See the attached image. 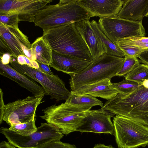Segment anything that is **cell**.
I'll list each match as a JSON object with an SVG mask.
<instances>
[{"mask_svg":"<svg viewBox=\"0 0 148 148\" xmlns=\"http://www.w3.org/2000/svg\"><path fill=\"white\" fill-rule=\"evenodd\" d=\"M42 36L52 51L90 62L93 60L87 45L76 28L75 23L43 31Z\"/></svg>","mask_w":148,"mask_h":148,"instance_id":"cell-1","label":"cell"},{"mask_svg":"<svg viewBox=\"0 0 148 148\" xmlns=\"http://www.w3.org/2000/svg\"><path fill=\"white\" fill-rule=\"evenodd\" d=\"M92 17L80 6L77 0H60L55 5H47L40 11L34 22L43 31L60 25L75 23Z\"/></svg>","mask_w":148,"mask_h":148,"instance_id":"cell-2","label":"cell"},{"mask_svg":"<svg viewBox=\"0 0 148 148\" xmlns=\"http://www.w3.org/2000/svg\"><path fill=\"white\" fill-rule=\"evenodd\" d=\"M102 108L148 126V88L142 84L128 93L118 94Z\"/></svg>","mask_w":148,"mask_h":148,"instance_id":"cell-3","label":"cell"},{"mask_svg":"<svg viewBox=\"0 0 148 148\" xmlns=\"http://www.w3.org/2000/svg\"><path fill=\"white\" fill-rule=\"evenodd\" d=\"M124 58L107 53L93 60L91 63L78 73L70 75L71 90L116 76L121 69Z\"/></svg>","mask_w":148,"mask_h":148,"instance_id":"cell-4","label":"cell"},{"mask_svg":"<svg viewBox=\"0 0 148 148\" xmlns=\"http://www.w3.org/2000/svg\"><path fill=\"white\" fill-rule=\"evenodd\" d=\"M90 109L72 106L65 102L58 105L55 104L42 109L44 115L40 117L66 135L76 131Z\"/></svg>","mask_w":148,"mask_h":148,"instance_id":"cell-5","label":"cell"},{"mask_svg":"<svg viewBox=\"0 0 148 148\" xmlns=\"http://www.w3.org/2000/svg\"><path fill=\"white\" fill-rule=\"evenodd\" d=\"M113 124L118 148H138L148 145V126L116 114Z\"/></svg>","mask_w":148,"mask_h":148,"instance_id":"cell-6","label":"cell"},{"mask_svg":"<svg viewBox=\"0 0 148 148\" xmlns=\"http://www.w3.org/2000/svg\"><path fill=\"white\" fill-rule=\"evenodd\" d=\"M11 66L21 73L38 83L45 91V95H49L51 99L59 101H66L71 94L65 87L64 82L57 75H51L27 65H21L12 57Z\"/></svg>","mask_w":148,"mask_h":148,"instance_id":"cell-7","label":"cell"},{"mask_svg":"<svg viewBox=\"0 0 148 148\" xmlns=\"http://www.w3.org/2000/svg\"><path fill=\"white\" fill-rule=\"evenodd\" d=\"M0 132L8 142L18 148H38L53 141L60 140L64 134L55 125L47 123H41L37 131L27 136H22L1 127Z\"/></svg>","mask_w":148,"mask_h":148,"instance_id":"cell-8","label":"cell"},{"mask_svg":"<svg viewBox=\"0 0 148 148\" xmlns=\"http://www.w3.org/2000/svg\"><path fill=\"white\" fill-rule=\"evenodd\" d=\"M98 22L105 35L115 44L125 38L145 37L146 35L142 22L132 21L116 16L100 18Z\"/></svg>","mask_w":148,"mask_h":148,"instance_id":"cell-9","label":"cell"},{"mask_svg":"<svg viewBox=\"0 0 148 148\" xmlns=\"http://www.w3.org/2000/svg\"><path fill=\"white\" fill-rule=\"evenodd\" d=\"M44 96H28L5 104L0 124L5 121L10 126L28 122L35 118L36 112Z\"/></svg>","mask_w":148,"mask_h":148,"instance_id":"cell-10","label":"cell"},{"mask_svg":"<svg viewBox=\"0 0 148 148\" xmlns=\"http://www.w3.org/2000/svg\"><path fill=\"white\" fill-rule=\"evenodd\" d=\"M52 0H0V15L15 14L19 21L34 23L40 10Z\"/></svg>","mask_w":148,"mask_h":148,"instance_id":"cell-11","label":"cell"},{"mask_svg":"<svg viewBox=\"0 0 148 148\" xmlns=\"http://www.w3.org/2000/svg\"><path fill=\"white\" fill-rule=\"evenodd\" d=\"M31 44L18 27L9 26L0 22L1 55L8 53L17 59L18 56L24 55L22 45L30 49Z\"/></svg>","mask_w":148,"mask_h":148,"instance_id":"cell-12","label":"cell"},{"mask_svg":"<svg viewBox=\"0 0 148 148\" xmlns=\"http://www.w3.org/2000/svg\"><path fill=\"white\" fill-rule=\"evenodd\" d=\"M115 114L103 108L90 110L76 131L114 134V126L111 118Z\"/></svg>","mask_w":148,"mask_h":148,"instance_id":"cell-13","label":"cell"},{"mask_svg":"<svg viewBox=\"0 0 148 148\" xmlns=\"http://www.w3.org/2000/svg\"><path fill=\"white\" fill-rule=\"evenodd\" d=\"M122 0H77L78 4L92 17L100 18L117 15L124 3Z\"/></svg>","mask_w":148,"mask_h":148,"instance_id":"cell-14","label":"cell"},{"mask_svg":"<svg viewBox=\"0 0 148 148\" xmlns=\"http://www.w3.org/2000/svg\"><path fill=\"white\" fill-rule=\"evenodd\" d=\"M52 62L50 66L58 71L69 75L79 73L92 62L69 56L61 54L53 51Z\"/></svg>","mask_w":148,"mask_h":148,"instance_id":"cell-15","label":"cell"},{"mask_svg":"<svg viewBox=\"0 0 148 148\" xmlns=\"http://www.w3.org/2000/svg\"><path fill=\"white\" fill-rule=\"evenodd\" d=\"M0 74L16 82L36 97L44 96L45 91L42 87L27 76L22 74L9 64H3L0 62Z\"/></svg>","mask_w":148,"mask_h":148,"instance_id":"cell-16","label":"cell"},{"mask_svg":"<svg viewBox=\"0 0 148 148\" xmlns=\"http://www.w3.org/2000/svg\"><path fill=\"white\" fill-rule=\"evenodd\" d=\"M75 23L76 28L87 45L93 60L106 53L100 40L92 28L89 19Z\"/></svg>","mask_w":148,"mask_h":148,"instance_id":"cell-17","label":"cell"},{"mask_svg":"<svg viewBox=\"0 0 148 148\" xmlns=\"http://www.w3.org/2000/svg\"><path fill=\"white\" fill-rule=\"evenodd\" d=\"M111 79L106 78L84 85L75 90L72 91L75 93L89 95L95 97H100L108 100L118 94L112 87Z\"/></svg>","mask_w":148,"mask_h":148,"instance_id":"cell-18","label":"cell"},{"mask_svg":"<svg viewBox=\"0 0 148 148\" xmlns=\"http://www.w3.org/2000/svg\"><path fill=\"white\" fill-rule=\"evenodd\" d=\"M148 5V0H124L118 17L136 22H142Z\"/></svg>","mask_w":148,"mask_h":148,"instance_id":"cell-19","label":"cell"},{"mask_svg":"<svg viewBox=\"0 0 148 148\" xmlns=\"http://www.w3.org/2000/svg\"><path fill=\"white\" fill-rule=\"evenodd\" d=\"M31 47L35 51L36 61L50 66L52 62V50L42 36L37 38L31 44Z\"/></svg>","mask_w":148,"mask_h":148,"instance_id":"cell-20","label":"cell"},{"mask_svg":"<svg viewBox=\"0 0 148 148\" xmlns=\"http://www.w3.org/2000/svg\"><path fill=\"white\" fill-rule=\"evenodd\" d=\"M71 94L65 103L72 106L91 108L95 106L102 108V102L89 95L75 93L71 90Z\"/></svg>","mask_w":148,"mask_h":148,"instance_id":"cell-21","label":"cell"},{"mask_svg":"<svg viewBox=\"0 0 148 148\" xmlns=\"http://www.w3.org/2000/svg\"><path fill=\"white\" fill-rule=\"evenodd\" d=\"M92 28L96 35L100 40L106 53L123 57L125 54L116 45L112 42L104 34L98 23L95 20L90 21Z\"/></svg>","mask_w":148,"mask_h":148,"instance_id":"cell-22","label":"cell"},{"mask_svg":"<svg viewBox=\"0 0 148 148\" xmlns=\"http://www.w3.org/2000/svg\"><path fill=\"white\" fill-rule=\"evenodd\" d=\"M124 77L125 79L142 84L148 80V65L140 64Z\"/></svg>","mask_w":148,"mask_h":148,"instance_id":"cell-23","label":"cell"},{"mask_svg":"<svg viewBox=\"0 0 148 148\" xmlns=\"http://www.w3.org/2000/svg\"><path fill=\"white\" fill-rule=\"evenodd\" d=\"M36 120L35 118L27 122L12 125L9 129L21 136H28L37 131Z\"/></svg>","mask_w":148,"mask_h":148,"instance_id":"cell-24","label":"cell"},{"mask_svg":"<svg viewBox=\"0 0 148 148\" xmlns=\"http://www.w3.org/2000/svg\"><path fill=\"white\" fill-rule=\"evenodd\" d=\"M142 84L125 79L119 82L112 83V87L118 93L122 94L131 92Z\"/></svg>","mask_w":148,"mask_h":148,"instance_id":"cell-25","label":"cell"},{"mask_svg":"<svg viewBox=\"0 0 148 148\" xmlns=\"http://www.w3.org/2000/svg\"><path fill=\"white\" fill-rule=\"evenodd\" d=\"M137 58L125 55L123 65L116 76L124 77L130 73L140 64V61Z\"/></svg>","mask_w":148,"mask_h":148,"instance_id":"cell-26","label":"cell"},{"mask_svg":"<svg viewBox=\"0 0 148 148\" xmlns=\"http://www.w3.org/2000/svg\"><path fill=\"white\" fill-rule=\"evenodd\" d=\"M117 42L143 50L148 49V37H134L125 38Z\"/></svg>","mask_w":148,"mask_h":148,"instance_id":"cell-27","label":"cell"},{"mask_svg":"<svg viewBox=\"0 0 148 148\" xmlns=\"http://www.w3.org/2000/svg\"><path fill=\"white\" fill-rule=\"evenodd\" d=\"M115 44L123 51L125 56L130 57H137V56L144 50L118 42H116Z\"/></svg>","mask_w":148,"mask_h":148,"instance_id":"cell-28","label":"cell"},{"mask_svg":"<svg viewBox=\"0 0 148 148\" xmlns=\"http://www.w3.org/2000/svg\"><path fill=\"white\" fill-rule=\"evenodd\" d=\"M19 20L17 15L11 14L0 15V22L11 27H18Z\"/></svg>","mask_w":148,"mask_h":148,"instance_id":"cell-29","label":"cell"},{"mask_svg":"<svg viewBox=\"0 0 148 148\" xmlns=\"http://www.w3.org/2000/svg\"><path fill=\"white\" fill-rule=\"evenodd\" d=\"M38 148H77L73 145L62 142L60 140L53 141Z\"/></svg>","mask_w":148,"mask_h":148,"instance_id":"cell-30","label":"cell"},{"mask_svg":"<svg viewBox=\"0 0 148 148\" xmlns=\"http://www.w3.org/2000/svg\"><path fill=\"white\" fill-rule=\"evenodd\" d=\"M24 55L32 60L36 61V56L35 51L32 48L29 49L22 45Z\"/></svg>","mask_w":148,"mask_h":148,"instance_id":"cell-31","label":"cell"},{"mask_svg":"<svg viewBox=\"0 0 148 148\" xmlns=\"http://www.w3.org/2000/svg\"><path fill=\"white\" fill-rule=\"evenodd\" d=\"M139 58L140 62L148 65V49L144 50L137 56Z\"/></svg>","mask_w":148,"mask_h":148,"instance_id":"cell-32","label":"cell"},{"mask_svg":"<svg viewBox=\"0 0 148 148\" xmlns=\"http://www.w3.org/2000/svg\"><path fill=\"white\" fill-rule=\"evenodd\" d=\"M37 62L41 72L51 75H54L50 69L49 65L39 62Z\"/></svg>","mask_w":148,"mask_h":148,"instance_id":"cell-33","label":"cell"},{"mask_svg":"<svg viewBox=\"0 0 148 148\" xmlns=\"http://www.w3.org/2000/svg\"><path fill=\"white\" fill-rule=\"evenodd\" d=\"M11 58L12 56L8 54H3L1 56L0 62L3 64H9L10 63Z\"/></svg>","mask_w":148,"mask_h":148,"instance_id":"cell-34","label":"cell"},{"mask_svg":"<svg viewBox=\"0 0 148 148\" xmlns=\"http://www.w3.org/2000/svg\"><path fill=\"white\" fill-rule=\"evenodd\" d=\"M0 117L1 116L3 113L5 104L3 98V93L2 90L0 88Z\"/></svg>","mask_w":148,"mask_h":148,"instance_id":"cell-35","label":"cell"},{"mask_svg":"<svg viewBox=\"0 0 148 148\" xmlns=\"http://www.w3.org/2000/svg\"><path fill=\"white\" fill-rule=\"evenodd\" d=\"M16 147L9 142L2 141L0 143V148H15Z\"/></svg>","mask_w":148,"mask_h":148,"instance_id":"cell-36","label":"cell"},{"mask_svg":"<svg viewBox=\"0 0 148 148\" xmlns=\"http://www.w3.org/2000/svg\"><path fill=\"white\" fill-rule=\"evenodd\" d=\"M18 62L21 65H25V59L24 57V55H20L18 56L17 59Z\"/></svg>","mask_w":148,"mask_h":148,"instance_id":"cell-37","label":"cell"},{"mask_svg":"<svg viewBox=\"0 0 148 148\" xmlns=\"http://www.w3.org/2000/svg\"><path fill=\"white\" fill-rule=\"evenodd\" d=\"M92 148H114L111 145H106L103 144H97Z\"/></svg>","mask_w":148,"mask_h":148,"instance_id":"cell-38","label":"cell"},{"mask_svg":"<svg viewBox=\"0 0 148 148\" xmlns=\"http://www.w3.org/2000/svg\"><path fill=\"white\" fill-rule=\"evenodd\" d=\"M142 84L145 87L148 88V80L144 81L142 83Z\"/></svg>","mask_w":148,"mask_h":148,"instance_id":"cell-39","label":"cell"},{"mask_svg":"<svg viewBox=\"0 0 148 148\" xmlns=\"http://www.w3.org/2000/svg\"><path fill=\"white\" fill-rule=\"evenodd\" d=\"M144 16V17H148V5L145 11Z\"/></svg>","mask_w":148,"mask_h":148,"instance_id":"cell-40","label":"cell"}]
</instances>
